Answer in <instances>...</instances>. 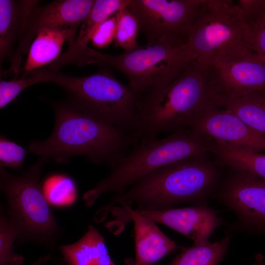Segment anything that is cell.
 Returning <instances> with one entry per match:
<instances>
[{
	"label": "cell",
	"mask_w": 265,
	"mask_h": 265,
	"mask_svg": "<svg viewBox=\"0 0 265 265\" xmlns=\"http://www.w3.org/2000/svg\"><path fill=\"white\" fill-rule=\"evenodd\" d=\"M208 155L187 159L159 168L142 177L121 193L114 194L100 209L107 216L114 207L156 211L190 204L208 205L223 177L219 165Z\"/></svg>",
	"instance_id": "1"
},
{
	"label": "cell",
	"mask_w": 265,
	"mask_h": 265,
	"mask_svg": "<svg viewBox=\"0 0 265 265\" xmlns=\"http://www.w3.org/2000/svg\"><path fill=\"white\" fill-rule=\"evenodd\" d=\"M55 123L50 136L30 143L29 152L45 161L65 162L82 155L97 164L114 166L138 141L136 136L100 121L71 103L54 106Z\"/></svg>",
	"instance_id": "2"
},
{
	"label": "cell",
	"mask_w": 265,
	"mask_h": 265,
	"mask_svg": "<svg viewBox=\"0 0 265 265\" xmlns=\"http://www.w3.org/2000/svg\"><path fill=\"white\" fill-rule=\"evenodd\" d=\"M136 98L139 141L190 128L214 104L207 67L195 60L169 83L149 89Z\"/></svg>",
	"instance_id": "3"
},
{
	"label": "cell",
	"mask_w": 265,
	"mask_h": 265,
	"mask_svg": "<svg viewBox=\"0 0 265 265\" xmlns=\"http://www.w3.org/2000/svg\"><path fill=\"white\" fill-rule=\"evenodd\" d=\"M194 61L186 40L163 39L117 54H108L88 46H74L63 54L64 65L95 64L112 68L127 78L136 97L169 83Z\"/></svg>",
	"instance_id": "4"
},
{
	"label": "cell",
	"mask_w": 265,
	"mask_h": 265,
	"mask_svg": "<svg viewBox=\"0 0 265 265\" xmlns=\"http://www.w3.org/2000/svg\"><path fill=\"white\" fill-rule=\"evenodd\" d=\"M212 142L190 129L160 139L143 138L113 167L109 174L86 192V206H92L103 194L123 192L149 173L159 168L211 153Z\"/></svg>",
	"instance_id": "5"
},
{
	"label": "cell",
	"mask_w": 265,
	"mask_h": 265,
	"mask_svg": "<svg viewBox=\"0 0 265 265\" xmlns=\"http://www.w3.org/2000/svg\"><path fill=\"white\" fill-rule=\"evenodd\" d=\"M29 74L40 82H52L63 88L68 94L70 103L82 112L138 138L136 97L128 85L118 80L108 69L83 77L71 76L47 68Z\"/></svg>",
	"instance_id": "6"
},
{
	"label": "cell",
	"mask_w": 265,
	"mask_h": 265,
	"mask_svg": "<svg viewBox=\"0 0 265 265\" xmlns=\"http://www.w3.org/2000/svg\"><path fill=\"white\" fill-rule=\"evenodd\" d=\"M45 160L40 158L26 172L13 174L0 167V187L3 208L15 229V245L33 243L53 251L62 234L40 183Z\"/></svg>",
	"instance_id": "7"
},
{
	"label": "cell",
	"mask_w": 265,
	"mask_h": 265,
	"mask_svg": "<svg viewBox=\"0 0 265 265\" xmlns=\"http://www.w3.org/2000/svg\"><path fill=\"white\" fill-rule=\"evenodd\" d=\"M186 42L194 60L203 65L253 52L244 13L231 0H207Z\"/></svg>",
	"instance_id": "8"
},
{
	"label": "cell",
	"mask_w": 265,
	"mask_h": 265,
	"mask_svg": "<svg viewBox=\"0 0 265 265\" xmlns=\"http://www.w3.org/2000/svg\"><path fill=\"white\" fill-rule=\"evenodd\" d=\"M212 199L234 212L225 233L265 235V181L246 172L230 170Z\"/></svg>",
	"instance_id": "9"
},
{
	"label": "cell",
	"mask_w": 265,
	"mask_h": 265,
	"mask_svg": "<svg viewBox=\"0 0 265 265\" xmlns=\"http://www.w3.org/2000/svg\"><path fill=\"white\" fill-rule=\"evenodd\" d=\"M207 0H130L128 8L152 45L160 40H187Z\"/></svg>",
	"instance_id": "10"
},
{
	"label": "cell",
	"mask_w": 265,
	"mask_h": 265,
	"mask_svg": "<svg viewBox=\"0 0 265 265\" xmlns=\"http://www.w3.org/2000/svg\"><path fill=\"white\" fill-rule=\"evenodd\" d=\"M205 65L212 97L239 96L265 91V58L254 52Z\"/></svg>",
	"instance_id": "11"
},
{
	"label": "cell",
	"mask_w": 265,
	"mask_h": 265,
	"mask_svg": "<svg viewBox=\"0 0 265 265\" xmlns=\"http://www.w3.org/2000/svg\"><path fill=\"white\" fill-rule=\"evenodd\" d=\"M94 0H59L44 5L38 4L32 11L23 37L12 57L7 72L16 77L21 71L22 54L28 52L33 40L40 31L48 28L77 30L90 12Z\"/></svg>",
	"instance_id": "12"
},
{
	"label": "cell",
	"mask_w": 265,
	"mask_h": 265,
	"mask_svg": "<svg viewBox=\"0 0 265 265\" xmlns=\"http://www.w3.org/2000/svg\"><path fill=\"white\" fill-rule=\"evenodd\" d=\"M189 129L219 146L255 153L265 152V134L254 130L231 112L215 104Z\"/></svg>",
	"instance_id": "13"
},
{
	"label": "cell",
	"mask_w": 265,
	"mask_h": 265,
	"mask_svg": "<svg viewBox=\"0 0 265 265\" xmlns=\"http://www.w3.org/2000/svg\"><path fill=\"white\" fill-rule=\"evenodd\" d=\"M109 212L115 217L111 222L124 225L132 221L134 231L135 259L126 265H154L176 249L177 243L167 236L156 222L143 216L132 207H114Z\"/></svg>",
	"instance_id": "14"
},
{
	"label": "cell",
	"mask_w": 265,
	"mask_h": 265,
	"mask_svg": "<svg viewBox=\"0 0 265 265\" xmlns=\"http://www.w3.org/2000/svg\"><path fill=\"white\" fill-rule=\"evenodd\" d=\"M135 210L155 222L165 225L185 236L191 239L195 245L208 242L215 229L225 223L218 216L219 211L208 205L156 211Z\"/></svg>",
	"instance_id": "15"
},
{
	"label": "cell",
	"mask_w": 265,
	"mask_h": 265,
	"mask_svg": "<svg viewBox=\"0 0 265 265\" xmlns=\"http://www.w3.org/2000/svg\"><path fill=\"white\" fill-rule=\"evenodd\" d=\"M38 0H0V65L21 41L29 17Z\"/></svg>",
	"instance_id": "16"
},
{
	"label": "cell",
	"mask_w": 265,
	"mask_h": 265,
	"mask_svg": "<svg viewBox=\"0 0 265 265\" xmlns=\"http://www.w3.org/2000/svg\"><path fill=\"white\" fill-rule=\"evenodd\" d=\"M59 248L67 265H117L109 254L104 237L91 225L78 241Z\"/></svg>",
	"instance_id": "17"
},
{
	"label": "cell",
	"mask_w": 265,
	"mask_h": 265,
	"mask_svg": "<svg viewBox=\"0 0 265 265\" xmlns=\"http://www.w3.org/2000/svg\"><path fill=\"white\" fill-rule=\"evenodd\" d=\"M76 32L60 28H48L40 31L30 46L21 70L22 77L56 60L60 55L64 42L67 41L70 43L75 40Z\"/></svg>",
	"instance_id": "18"
},
{
	"label": "cell",
	"mask_w": 265,
	"mask_h": 265,
	"mask_svg": "<svg viewBox=\"0 0 265 265\" xmlns=\"http://www.w3.org/2000/svg\"><path fill=\"white\" fill-rule=\"evenodd\" d=\"M214 104L231 112L254 130L265 134V106L255 93L233 97H212Z\"/></svg>",
	"instance_id": "19"
},
{
	"label": "cell",
	"mask_w": 265,
	"mask_h": 265,
	"mask_svg": "<svg viewBox=\"0 0 265 265\" xmlns=\"http://www.w3.org/2000/svg\"><path fill=\"white\" fill-rule=\"evenodd\" d=\"M211 153L218 164L249 173L265 181V154L225 147L212 143Z\"/></svg>",
	"instance_id": "20"
},
{
	"label": "cell",
	"mask_w": 265,
	"mask_h": 265,
	"mask_svg": "<svg viewBox=\"0 0 265 265\" xmlns=\"http://www.w3.org/2000/svg\"><path fill=\"white\" fill-rule=\"evenodd\" d=\"M225 233L223 238L214 242L182 247L167 265H218L227 254L232 238V234Z\"/></svg>",
	"instance_id": "21"
},
{
	"label": "cell",
	"mask_w": 265,
	"mask_h": 265,
	"mask_svg": "<svg viewBox=\"0 0 265 265\" xmlns=\"http://www.w3.org/2000/svg\"><path fill=\"white\" fill-rule=\"evenodd\" d=\"M130 0H96L80 25L79 34L70 43L87 46L97 27L105 20L127 7Z\"/></svg>",
	"instance_id": "22"
},
{
	"label": "cell",
	"mask_w": 265,
	"mask_h": 265,
	"mask_svg": "<svg viewBox=\"0 0 265 265\" xmlns=\"http://www.w3.org/2000/svg\"><path fill=\"white\" fill-rule=\"evenodd\" d=\"M44 194L50 204L63 208L74 204L78 194L74 180L69 176L53 174L48 176L41 185Z\"/></svg>",
	"instance_id": "23"
},
{
	"label": "cell",
	"mask_w": 265,
	"mask_h": 265,
	"mask_svg": "<svg viewBox=\"0 0 265 265\" xmlns=\"http://www.w3.org/2000/svg\"><path fill=\"white\" fill-rule=\"evenodd\" d=\"M116 29L114 43L124 52H131L138 48L137 37L139 30L138 21L128 6L115 14Z\"/></svg>",
	"instance_id": "24"
},
{
	"label": "cell",
	"mask_w": 265,
	"mask_h": 265,
	"mask_svg": "<svg viewBox=\"0 0 265 265\" xmlns=\"http://www.w3.org/2000/svg\"><path fill=\"white\" fill-rule=\"evenodd\" d=\"M17 239V232L9 221L2 205L0 212V265L23 264V256L14 251V243Z\"/></svg>",
	"instance_id": "25"
},
{
	"label": "cell",
	"mask_w": 265,
	"mask_h": 265,
	"mask_svg": "<svg viewBox=\"0 0 265 265\" xmlns=\"http://www.w3.org/2000/svg\"><path fill=\"white\" fill-rule=\"evenodd\" d=\"M27 151L4 135L0 137V167L20 169Z\"/></svg>",
	"instance_id": "26"
},
{
	"label": "cell",
	"mask_w": 265,
	"mask_h": 265,
	"mask_svg": "<svg viewBox=\"0 0 265 265\" xmlns=\"http://www.w3.org/2000/svg\"><path fill=\"white\" fill-rule=\"evenodd\" d=\"M40 83L38 80L30 75L21 79L12 80H0V109L11 102L22 91L26 88Z\"/></svg>",
	"instance_id": "27"
},
{
	"label": "cell",
	"mask_w": 265,
	"mask_h": 265,
	"mask_svg": "<svg viewBox=\"0 0 265 265\" xmlns=\"http://www.w3.org/2000/svg\"><path fill=\"white\" fill-rule=\"evenodd\" d=\"M116 29V19L114 15L102 23L94 31L90 41L93 45L103 48L114 41Z\"/></svg>",
	"instance_id": "28"
},
{
	"label": "cell",
	"mask_w": 265,
	"mask_h": 265,
	"mask_svg": "<svg viewBox=\"0 0 265 265\" xmlns=\"http://www.w3.org/2000/svg\"><path fill=\"white\" fill-rule=\"evenodd\" d=\"M238 3L246 19L265 28V0H240Z\"/></svg>",
	"instance_id": "29"
},
{
	"label": "cell",
	"mask_w": 265,
	"mask_h": 265,
	"mask_svg": "<svg viewBox=\"0 0 265 265\" xmlns=\"http://www.w3.org/2000/svg\"><path fill=\"white\" fill-rule=\"evenodd\" d=\"M250 30V45L252 51L265 58V28L248 20Z\"/></svg>",
	"instance_id": "30"
},
{
	"label": "cell",
	"mask_w": 265,
	"mask_h": 265,
	"mask_svg": "<svg viewBox=\"0 0 265 265\" xmlns=\"http://www.w3.org/2000/svg\"><path fill=\"white\" fill-rule=\"evenodd\" d=\"M52 257L51 255L48 254L45 256H40L37 260L33 262L31 264L28 265H43L46 263H47ZM0 265H14L12 264H1Z\"/></svg>",
	"instance_id": "31"
},
{
	"label": "cell",
	"mask_w": 265,
	"mask_h": 265,
	"mask_svg": "<svg viewBox=\"0 0 265 265\" xmlns=\"http://www.w3.org/2000/svg\"><path fill=\"white\" fill-rule=\"evenodd\" d=\"M252 265H265L264 257L261 253L255 256V261Z\"/></svg>",
	"instance_id": "32"
},
{
	"label": "cell",
	"mask_w": 265,
	"mask_h": 265,
	"mask_svg": "<svg viewBox=\"0 0 265 265\" xmlns=\"http://www.w3.org/2000/svg\"><path fill=\"white\" fill-rule=\"evenodd\" d=\"M262 103L265 106V91L256 92Z\"/></svg>",
	"instance_id": "33"
},
{
	"label": "cell",
	"mask_w": 265,
	"mask_h": 265,
	"mask_svg": "<svg viewBox=\"0 0 265 265\" xmlns=\"http://www.w3.org/2000/svg\"><path fill=\"white\" fill-rule=\"evenodd\" d=\"M162 265L159 264H155V265Z\"/></svg>",
	"instance_id": "34"
}]
</instances>
